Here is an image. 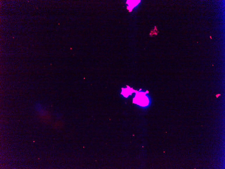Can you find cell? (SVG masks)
<instances>
[{
  "label": "cell",
  "mask_w": 225,
  "mask_h": 169,
  "mask_svg": "<svg viewBox=\"0 0 225 169\" xmlns=\"http://www.w3.org/2000/svg\"><path fill=\"white\" fill-rule=\"evenodd\" d=\"M136 102V103L139 105L142 106H146L148 105L149 101L148 99L143 93H139L137 94L134 101Z\"/></svg>",
  "instance_id": "1"
},
{
  "label": "cell",
  "mask_w": 225,
  "mask_h": 169,
  "mask_svg": "<svg viewBox=\"0 0 225 169\" xmlns=\"http://www.w3.org/2000/svg\"><path fill=\"white\" fill-rule=\"evenodd\" d=\"M35 108L40 117H45L46 112L45 108L41 104L39 103L36 104L35 105Z\"/></svg>",
  "instance_id": "2"
},
{
  "label": "cell",
  "mask_w": 225,
  "mask_h": 169,
  "mask_svg": "<svg viewBox=\"0 0 225 169\" xmlns=\"http://www.w3.org/2000/svg\"><path fill=\"white\" fill-rule=\"evenodd\" d=\"M210 38L211 39H212V37H211V36H210Z\"/></svg>",
  "instance_id": "3"
}]
</instances>
